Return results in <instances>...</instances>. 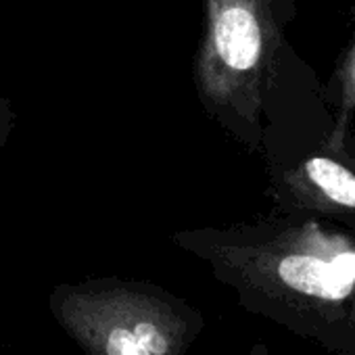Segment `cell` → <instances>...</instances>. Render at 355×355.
I'll list each match as a JSON object with an SVG mask.
<instances>
[{"label": "cell", "instance_id": "4", "mask_svg": "<svg viewBox=\"0 0 355 355\" xmlns=\"http://www.w3.org/2000/svg\"><path fill=\"white\" fill-rule=\"evenodd\" d=\"M332 266L347 280L355 282V253H338V255H334L332 257Z\"/></svg>", "mask_w": 355, "mask_h": 355}, {"label": "cell", "instance_id": "5", "mask_svg": "<svg viewBox=\"0 0 355 355\" xmlns=\"http://www.w3.org/2000/svg\"><path fill=\"white\" fill-rule=\"evenodd\" d=\"M13 125V113H11V107L5 98H0V146L5 144L7 140V134Z\"/></svg>", "mask_w": 355, "mask_h": 355}, {"label": "cell", "instance_id": "3", "mask_svg": "<svg viewBox=\"0 0 355 355\" xmlns=\"http://www.w3.org/2000/svg\"><path fill=\"white\" fill-rule=\"evenodd\" d=\"M305 182L334 205L355 209V173L330 157H311L301 165Z\"/></svg>", "mask_w": 355, "mask_h": 355}, {"label": "cell", "instance_id": "1", "mask_svg": "<svg viewBox=\"0 0 355 355\" xmlns=\"http://www.w3.org/2000/svg\"><path fill=\"white\" fill-rule=\"evenodd\" d=\"M49 309L86 355H187L205 328L187 299L115 276L59 284Z\"/></svg>", "mask_w": 355, "mask_h": 355}, {"label": "cell", "instance_id": "2", "mask_svg": "<svg viewBox=\"0 0 355 355\" xmlns=\"http://www.w3.org/2000/svg\"><path fill=\"white\" fill-rule=\"evenodd\" d=\"M207 28L195 78L205 107L234 132L257 128L266 103L280 34L272 0H205Z\"/></svg>", "mask_w": 355, "mask_h": 355}]
</instances>
